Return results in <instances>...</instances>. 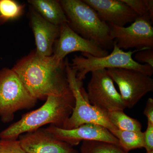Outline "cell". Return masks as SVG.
<instances>
[{
    "label": "cell",
    "mask_w": 153,
    "mask_h": 153,
    "mask_svg": "<svg viewBox=\"0 0 153 153\" xmlns=\"http://www.w3.org/2000/svg\"><path fill=\"white\" fill-rule=\"evenodd\" d=\"M60 4L74 32L106 49L113 47L110 27L83 0H61Z\"/></svg>",
    "instance_id": "3"
},
{
    "label": "cell",
    "mask_w": 153,
    "mask_h": 153,
    "mask_svg": "<svg viewBox=\"0 0 153 153\" xmlns=\"http://www.w3.org/2000/svg\"><path fill=\"white\" fill-rule=\"evenodd\" d=\"M65 61L67 79L74 97L75 105L71 115L61 128L71 129L84 124L92 123L102 126L111 133L117 129L108 119V112L99 109L89 102L82 82L76 79V70L70 66L67 58Z\"/></svg>",
    "instance_id": "5"
},
{
    "label": "cell",
    "mask_w": 153,
    "mask_h": 153,
    "mask_svg": "<svg viewBox=\"0 0 153 153\" xmlns=\"http://www.w3.org/2000/svg\"><path fill=\"white\" fill-rule=\"evenodd\" d=\"M108 25L123 27L138 16L122 0H83Z\"/></svg>",
    "instance_id": "14"
},
{
    "label": "cell",
    "mask_w": 153,
    "mask_h": 153,
    "mask_svg": "<svg viewBox=\"0 0 153 153\" xmlns=\"http://www.w3.org/2000/svg\"><path fill=\"white\" fill-rule=\"evenodd\" d=\"M29 15L35 37L36 54L43 57L51 56L55 41L59 37L60 26L48 22L31 7Z\"/></svg>",
    "instance_id": "13"
},
{
    "label": "cell",
    "mask_w": 153,
    "mask_h": 153,
    "mask_svg": "<svg viewBox=\"0 0 153 153\" xmlns=\"http://www.w3.org/2000/svg\"><path fill=\"white\" fill-rule=\"evenodd\" d=\"M152 22L148 14L138 16L128 27L109 25L111 37L122 50L153 49Z\"/></svg>",
    "instance_id": "9"
},
{
    "label": "cell",
    "mask_w": 153,
    "mask_h": 153,
    "mask_svg": "<svg viewBox=\"0 0 153 153\" xmlns=\"http://www.w3.org/2000/svg\"><path fill=\"white\" fill-rule=\"evenodd\" d=\"M145 49H147L125 52L114 42L113 50L111 54L102 57H94L87 53H82V55H74L70 65L76 70V79L80 82H82L89 72L108 68L133 69L152 76L153 74L152 67L147 64L137 63L133 58L134 53Z\"/></svg>",
    "instance_id": "4"
},
{
    "label": "cell",
    "mask_w": 153,
    "mask_h": 153,
    "mask_svg": "<svg viewBox=\"0 0 153 153\" xmlns=\"http://www.w3.org/2000/svg\"><path fill=\"white\" fill-rule=\"evenodd\" d=\"M91 73L86 92L91 104L107 112L124 110L126 108L107 69H99Z\"/></svg>",
    "instance_id": "8"
},
{
    "label": "cell",
    "mask_w": 153,
    "mask_h": 153,
    "mask_svg": "<svg viewBox=\"0 0 153 153\" xmlns=\"http://www.w3.org/2000/svg\"><path fill=\"white\" fill-rule=\"evenodd\" d=\"M75 100L71 90L60 96H49L43 105L23 115L21 119L0 133L1 140H17L21 135L47 124L62 128L72 113Z\"/></svg>",
    "instance_id": "2"
},
{
    "label": "cell",
    "mask_w": 153,
    "mask_h": 153,
    "mask_svg": "<svg viewBox=\"0 0 153 153\" xmlns=\"http://www.w3.org/2000/svg\"><path fill=\"white\" fill-rule=\"evenodd\" d=\"M29 93L37 100L49 96L63 95L71 91L66 74V61L53 55L43 57L35 51L18 60L12 68Z\"/></svg>",
    "instance_id": "1"
},
{
    "label": "cell",
    "mask_w": 153,
    "mask_h": 153,
    "mask_svg": "<svg viewBox=\"0 0 153 153\" xmlns=\"http://www.w3.org/2000/svg\"><path fill=\"white\" fill-rule=\"evenodd\" d=\"M118 140L120 146L128 152L135 149L145 148L144 133L116 129L111 133Z\"/></svg>",
    "instance_id": "16"
},
{
    "label": "cell",
    "mask_w": 153,
    "mask_h": 153,
    "mask_svg": "<svg viewBox=\"0 0 153 153\" xmlns=\"http://www.w3.org/2000/svg\"><path fill=\"white\" fill-rule=\"evenodd\" d=\"M144 114L147 118L148 122L153 124V99H148L144 111Z\"/></svg>",
    "instance_id": "24"
},
{
    "label": "cell",
    "mask_w": 153,
    "mask_h": 153,
    "mask_svg": "<svg viewBox=\"0 0 153 153\" xmlns=\"http://www.w3.org/2000/svg\"><path fill=\"white\" fill-rule=\"evenodd\" d=\"M25 6L13 0H0V24L21 16Z\"/></svg>",
    "instance_id": "19"
},
{
    "label": "cell",
    "mask_w": 153,
    "mask_h": 153,
    "mask_svg": "<svg viewBox=\"0 0 153 153\" xmlns=\"http://www.w3.org/2000/svg\"><path fill=\"white\" fill-rule=\"evenodd\" d=\"M122 1L127 5L138 16L149 15L148 13L149 0H122Z\"/></svg>",
    "instance_id": "21"
},
{
    "label": "cell",
    "mask_w": 153,
    "mask_h": 153,
    "mask_svg": "<svg viewBox=\"0 0 153 153\" xmlns=\"http://www.w3.org/2000/svg\"><path fill=\"white\" fill-rule=\"evenodd\" d=\"M80 153H129L120 145L99 141L82 142Z\"/></svg>",
    "instance_id": "18"
},
{
    "label": "cell",
    "mask_w": 153,
    "mask_h": 153,
    "mask_svg": "<svg viewBox=\"0 0 153 153\" xmlns=\"http://www.w3.org/2000/svg\"><path fill=\"white\" fill-rule=\"evenodd\" d=\"M0 153H28L22 147L19 140H0Z\"/></svg>",
    "instance_id": "20"
},
{
    "label": "cell",
    "mask_w": 153,
    "mask_h": 153,
    "mask_svg": "<svg viewBox=\"0 0 153 153\" xmlns=\"http://www.w3.org/2000/svg\"><path fill=\"white\" fill-rule=\"evenodd\" d=\"M53 47V54L56 60L63 61L68 54L76 52L87 53L96 57L108 55L107 50L91 40L79 36L72 30L68 23L60 25L59 37Z\"/></svg>",
    "instance_id": "10"
},
{
    "label": "cell",
    "mask_w": 153,
    "mask_h": 153,
    "mask_svg": "<svg viewBox=\"0 0 153 153\" xmlns=\"http://www.w3.org/2000/svg\"><path fill=\"white\" fill-rule=\"evenodd\" d=\"M19 141L28 153H79L73 147L57 139L46 128L22 134Z\"/></svg>",
    "instance_id": "12"
},
{
    "label": "cell",
    "mask_w": 153,
    "mask_h": 153,
    "mask_svg": "<svg viewBox=\"0 0 153 153\" xmlns=\"http://www.w3.org/2000/svg\"><path fill=\"white\" fill-rule=\"evenodd\" d=\"M124 111L115 110L108 112V119L117 129L128 131H141V124L136 119L130 117Z\"/></svg>",
    "instance_id": "17"
},
{
    "label": "cell",
    "mask_w": 153,
    "mask_h": 153,
    "mask_svg": "<svg viewBox=\"0 0 153 153\" xmlns=\"http://www.w3.org/2000/svg\"><path fill=\"white\" fill-rule=\"evenodd\" d=\"M28 2L41 16L53 25L60 26L63 23H68L60 1L29 0Z\"/></svg>",
    "instance_id": "15"
},
{
    "label": "cell",
    "mask_w": 153,
    "mask_h": 153,
    "mask_svg": "<svg viewBox=\"0 0 153 153\" xmlns=\"http://www.w3.org/2000/svg\"><path fill=\"white\" fill-rule=\"evenodd\" d=\"M46 129L57 139L72 147L85 140L99 141L120 145L118 140L108 130L95 124H84L71 129L50 125Z\"/></svg>",
    "instance_id": "11"
},
{
    "label": "cell",
    "mask_w": 153,
    "mask_h": 153,
    "mask_svg": "<svg viewBox=\"0 0 153 153\" xmlns=\"http://www.w3.org/2000/svg\"><path fill=\"white\" fill-rule=\"evenodd\" d=\"M134 60L137 63H145L153 68V49H145L136 52Z\"/></svg>",
    "instance_id": "22"
},
{
    "label": "cell",
    "mask_w": 153,
    "mask_h": 153,
    "mask_svg": "<svg viewBox=\"0 0 153 153\" xmlns=\"http://www.w3.org/2000/svg\"><path fill=\"white\" fill-rule=\"evenodd\" d=\"M37 101L12 69L0 70V117L4 123L13 120L18 111L32 108Z\"/></svg>",
    "instance_id": "6"
},
{
    "label": "cell",
    "mask_w": 153,
    "mask_h": 153,
    "mask_svg": "<svg viewBox=\"0 0 153 153\" xmlns=\"http://www.w3.org/2000/svg\"><path fill=\"white\" fill-rule=\"evenodd\" d=\"M148 13L150 18L153 21V1L149 0V6H148Z\"/></svg>",
    "instance_id": "25"
},
{
    "label": "cell",
    "mask_w": 153,
    "mask_h": 153,
    "mask_svg": "<svg viewBox=\"0 0 153 153\" xmlns=\"http://www.w3.org/2000/svg\"><path fill=\"white\" fill-rule=\"evenodd\" d=\"M107 71L118 86L126 108H132L144 96L153 91V79L142 72L126 68H108Z\"/></svg>",
    "instance_id": "7"
},
{
    "label": "cell",
    "mask_w": 153,
    "mask_h": 153,
    "mask_svg": "<svg viewBox=\"0 0 153 153\" xmlns=\"http://www.w3.org/2000/svg\"><path fill=\"white\" fill-rule=\"evenodd\" d=\"M144 133L145 148L147 153L153 152V124L148 122L147 128Z\"/></svg>",
    "instance_id": "23"
}]
</instances>
